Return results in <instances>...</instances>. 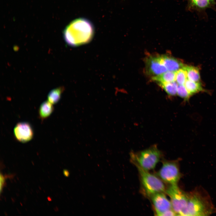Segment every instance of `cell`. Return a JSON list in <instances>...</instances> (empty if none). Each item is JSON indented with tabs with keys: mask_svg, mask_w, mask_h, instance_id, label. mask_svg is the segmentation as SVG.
Instances as JSON below:
<instances>
[{
	"mask_svg": "<svg viewBox=\"0 0 216 216\" xmlns=\"http://www.w3.org/2000/svg\"><path fill=\"white\" fill-rule=\"evenodd\" d=\"M177 94L183 98L184 101H188L191 96L184 85H178Z\"/></svg>",
	"mask_w": 216,
	"mask_h": 216,
	"instance_id": "obj_19",
	"label": "cell"
},
{
	"mask_svg": "<svg viewBox=\"0 0 216 216\" xmlns=\"http://www.w3.org/2000/svg\"><path fill=\"white\" fill-rule=\"evenodd\" d=\"M157 215L161 216L165 212L172 209L171 203L167 198L164 193H158L149 197Z\"/></svg>",
	"mask_w": 216,
	"mask_h": 216,
	"instance_id": "obj_7",
	"label": "cell"
},
{
	"mask_svg": "<svg viewBox=\"0 0 216 216\" xmlns=\"http://www.w3.org/2000/svg\"><path fill=\"white\" fill-rule=\"evenodd\" d=\"M210 4H211L213 8H214L216 3L215 0H208Z\"/></svg>",
	"mask_w": 216,
	"mask_h": 216,
	"instance_id": "obj_21",
	"label": "cell"
},
{
	"mask_svg": "<svg viewBox=\"0 0 216 216\" xmlns=\"http://www.w3.org/2000/svg\"><path fill=\"white\" fill-rule=\"evenodd\" d=\"M63 174L66 177H68L69 175V172L68 171L66 170H63Z\"/></svg>",
	"mask_w": 216,
	"mask_h": 216,
	"instance_id": "obj_22",
	"label": "cell"
},
{
	"mask_svg": "<svg viewBox=\"0 0 216 216\" xmlns=\"http://www.w3.org/2000/svg\"><path fill=\"white\" fill-rule=\"evenodd\" d=\"M64 90L63 87H59L52 90L48 94V100L52 104L57 103L60 100Z\"/></svg>",
	"mask_w": 216,
	"mask_h": 216,
	"instance_id": "obj_17",
	"label": "cell"
},
{
	"mask_svg": "<svg viewBox=\"0 0 216 216\" xmlns=\"http://www.w3.org/2000/svg\"><path fill=\"white\" fill-rule=\"evenodd\" d=\"M161 63L167 70L176 71L184 66L180 60L168 55L159 56Z\"/></svg>",
	"mask_w": 216,
	"mask_h": 216,
	"instance_id": "obj_10",
	"label": "cell"
},
{
	"mask_svg": "<svg viewBox=\"0 0 216 216\" xmlns=\"http://www.w3.org/2000/svg\"><path fill=\"white\" fill-rule=\"evenodd\" d=\"M14 136L19 141L25 143L31 140L34 135L33 130L31 125L28 122L17 123L14 129Z\"/></svg>",
	"mask_w": 216,
	"mask_h": 216,
	"instance_id": "obj_8",
	"label": "cell"
},
{
	"mask_svg": "<svg viewBox=\"0 0 216 216\" xmlns=\"http://www.w3.org/2000/svg\"><path fill=\"white\" fill-rule=\"evenodd\" d=\"M158 84L169 95L174 96L177 94L178 85L176 82H159Z\"/></svg>",
	"mask_w": 216,
	"mask_h": 216,
	"instance_id": "obj_16",
	"label": "cell"
},
{
	"mask_svg": "<svg viewBox=\"0 0 216 216\" xmlns=\"http://www.w3.org/2000/svg\"><path fill=\"white\" fill-rule=\"evenodd\" d=\"M135 166L138 172L142 189L146 196L149 197L156 193H165L166 188L160 178L139 166Z\"/></svg>",
	"mask_w": 216,
	"mask_h": 216,
	"instance_id": "obj_4",
	"label": "cell"
},
{
	"mask_svg": "<svg viewBox=\"0 0 216 216\" xmlns=\"http://www.w3.org/2000/svg\"><path fill=\"white\" fill-rule=\"evenodd\" d=\"M5 177L1 173L0 174V193L2 192L5 184Z\"/></svg>",
	"mask_w": 216,
	"mask_h": 216,
	"instance_id": "obj_20",
	"label": "cell"
},
{
	"mask_svg": "<svg viewBox=\"0 0 216 216\" xmlns=\"http://www.w3.org/2000/svg\"><path fill=\"white\" fill-rule=\"evenodd\" d=\"M146 70L147 74L154 77L166 71L167 70L160 62L159 56H151L146 60Z\"/></svg>",
	"mask_w": 216,
	"mask_h": 216,
	"instance_id": "obj_9",
	"label": "cell"
},
{
	"mask_svg": "<svg viewBox=\"0 0 216 216\" xmlns=\"http://www.w3.org/2000/svg\"><path fill=\"white\" fill-rule=\"evenodd\" d=\"M187 10L190 11H195L199 13H204L206 10L213 8L208 0H187Z\"/></svg>",
	"mask_w": 216,
	"mask_h": 216,
	"instance_id": "obj_11",
	"label": "cell"
},
{
	"mask_svg": "<svg viewBox=\"0 0 216 216\" xmlns=\"http://www.w3.org/2000/svg\"><path fill=\"white\" fill-rule=\"evenodd\" d=\"M182 68L186 71L188 79L196 82H199L200 76L199 69L196 67L191 66H184Z\"/></svg>",
	"mask_w": 216,
	"mask_h": 216,
	"instance_id": "obj_15",
	"label": "cell"
},
{
	"mask_svg": "<svg viewBox=\"0 0 216 216\" xmlns=\"http://www.w3.org/2000/svg\"><path fill=\"white\" fill-rule=\"evenodd\" d=\"M92 24L88 20L82 18L76 19L65 28L64 37L67 44L77 46L89 42L94 34Z\"/></svg>",
	"mask_w": 216,
	"mask_h": 216,
	"instance_id": "obj_2",
	"label": "cell"
},
{
	"mask_svg": "<svg viewBox=\"0 0 216 216\" xmlns=\"http://www.w3.org/2000/svg\"><path fill=\"white\" fill-rule=\"evenodd\" d=\"M165 193L170 197L172 209L177 215L183 216L188 203V192L181 189L177 184L169 185Z\"/></svg>",
	"mask_w": 216,
	"mask_h": 216,
	"instance_id": "obj_5",
	"label": "cell"
},
{
	"mask_svg": "<svg viewBox=\"0 0 216 216\" xmlns=\"http://www.w3.org/2000/svg\"><path fill=\"white\" fill-rule=\"evenodd\" d=\"M161 151L156 145L140 151L130 153V160L135 165L148 171L154 169L162 157Z\"/></svg>",
	"mask_w": 216,
	"mask_h": 216,
	"instance_id": "obj_3",
	"label": "cell"
},
{
	"mask_svg": "<svg viewBox=\"0 0 216 216\" xmlns=\"http://www.w3.org/2000/svg\"><path fill=\"white\" fill-rule=\"evenodd\" d=\"M186 71L182 68L176 71V79L178 85H184L187 79Z\"/></svg>",
	"mask_w": 216,
	"mask_h": 216,
	"instance_id": "obj_18",
	"label": "cell"
},
{
	"mask_svg": "<svg viewBox=\"0 0 216 216\" xmlns=\"http://www.w3.org/2000/svg\"><path fill=\"white\" fill-rule=\"evenodd\" d=\"M52 104L48 100L45 101L40 105L39 109V115L42 119L50 116L53 112L54 108Z\"/></svg>",
	"mask_w": 216,
	"mask_h": 216,
	"instance_id": "obj_12",
	"label": "cell"
},
{
	"mask_svg": "<svg viewBox=\"0 0 216 216\" xmlns=\"http://www.w3.org/2000/svg\"><path fill=\"white\" fill-rule=\"evenodd\" d=\"M188 201L183 216H208L216 212L206 191L199 186L188 192Z\"/></svg>",
	"mask_w": 216,
	"mask_h": 216,
	"instance_id": "obj_1",
	"label": "cell"
},
{
	"mask_svg": "<svg viewBox=\"0 0 216 216\" xmlns=\"http://www.w3.org/2000/svg\"><path fill=\"white\" fill-rule=\"evenodd\" d=\"M184 85L191 96L200 92L206 91L202 88L199 82L193 81L188 79Z\"/></svg>",
	"mask_w": 216,
	"mask_h": 216,
	"instance_id": "obj_13",
	"label": "cell"
},
{
	"mask_svg": "<svg viewBox=\"0 0 216 216\" xmlns=\"http://www.w3.org/2000/svg\"><path fill=\"white\" fill-rule=\"evenodd\" d=\"M176 71H166L160 75L152 78L154 81L159 82H171L176 81Z\"/></svg>",
	"mask_w": 216,
	"mask_h": 216,
	"instance_id": "obj_14",
	"label": "cell"
},
{
	"mask_svg": "<svg viewBox=\"0 0 216 216\" xmlns=\"http://www.w3.org/2000/svg\"><path fill=\"white\" fill-rule=\"evenodd\" d=\"M157 173L164 182L169 185L177 184L182 176L178 160H164Z\"/></svg>",
	"mask_w": 216,
	"mask_h": 216,
	"instance_id": "obj_6",
	"label": "cell"
}]
</instances>
